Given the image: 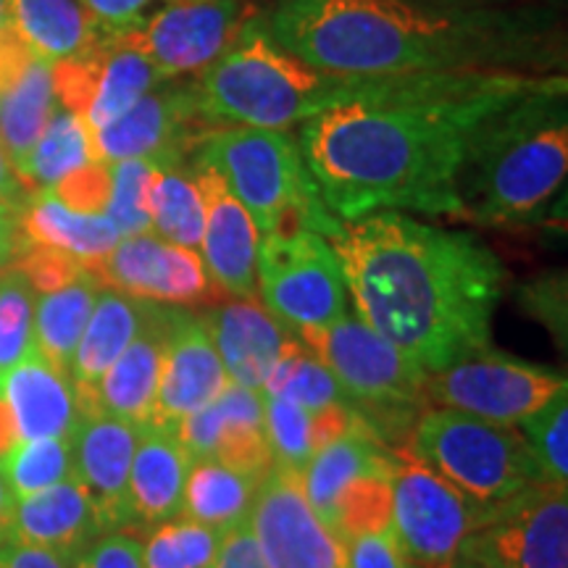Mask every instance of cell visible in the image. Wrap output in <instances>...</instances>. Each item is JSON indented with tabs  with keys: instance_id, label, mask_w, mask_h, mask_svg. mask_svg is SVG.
<instances>
[{
	"instance_id": "6da1fadb",
	"label": "cell",
	"mask_w": 568,
	"mask_h": 568,
	"mask_svg": "<svg viewBox=\"0 0 568 568\" xmlns=\"http://www.w3.org/2000/svg\"><path fill=\"white\" fill-rule=\"evenodd\" d=\"M545 80L529 71L345 80L335 109L301 124L297 145L339 222L379 211L466 219L458 180L474 134Z\"/></svg>"
},
{
	"instance_id": "7a4b0ae2",
	"label": "cell",
	"mask_w": 568,
	"mask_h": 568,
	"mask_svg": "<svg viewBox=\"0 0 568 568\" xmlns=\"http://www.w3.org/2000/svg\"><path fill=\"white\" fill-rule=\"evenodd\" d=\"M326 243L358 316L426 374L489 347L506 268L474 234L379 211L337 222Z\"/></svg>"
},
{
	"instance_id": "3957f363",
	"label": "cell",
	"mask_w": 568,
	"mask_h": 568,
	"mask_svg": "<svg viewBox=\"0 0 568 568\" xmlns=\"http://www.w3.org/2000/svg\"><path fill=\"white\" fill-rule=\"evenodd\" d=\"M266 30L287 53L343 80L439 71L542 69L550 40L535 13L416 0H274Z\"/></svg>"
},
{
	"instance_id": "277c9868",
	"label": "cell",
	"mask_w": 568,
	"mask_h": 568,
	"mask_svg": "<svg viewBox=\"0 0 568 568\" xmlns=\"http://www.w3.org/2000/svg\"><path fill=\"white\" fill-rule=\"evenodd\" d=\"M566 77H548L479 126L458 180L466 219L516 224L535 219L568 172Z\"/></svg>"
},
{
	"instance_id": "5b68a950",
	"label": "cell",
	"mask_w": 568,
	"mask_h": 568,
	"mask_svg": "<svg viewBox=\"0 0 568 568\" xmlns=\"http://www.w3.org/2000/svg\"><path fill=\"white\" fill-rule=\"evenodd\" d=\"M190 88L211 124L287 132L335 109L345 80L295 59L268 34L264 17H251Z\"/></svg>"
},
{
	"instance_id": "8992f818",
	"label": "cell",
	"mask_w": 568,
	"mask_h": 568,
	"mask_svg": "<svg viewBox=\"0 0 568 568\" xmlns=\"http://www.w3.org/2000/svg\"><path fill=\"white\" fill-rule=\"evenodd\" d=\"M193 159L222 174L261 237L297 230L326 237L339 222L318 197L297 138L290 132L216 126L197 142Z\"/></svg>"
},
{
	"instance_id": "52a82bcc",
	"label": "cell",
	"mask_w": 568,
	"mask_h": 568,
	"mask_svg": "<svg viewBox=\"0 0 568 568\" xmlns=\"http://www.w3.org/2000/svg\"><path fill=\"white\" fill-rule=\"evenodd\" d=\"M297 339L329 366L347 406L387 447H406L426 406V374L355 314L297 332Z\"/></svg>"
},
{
	"instance_id": "ba28073f",
	"label": "cell",
	"mask_w": 568,
	"mask_h": 568,
	"mask_svg": "<svg viewBox=\"0 0 568 568\" xmlns=\"http://www.w3.org/2000/svg\"><path fill=\"white\" fill-rule=\"evenodd\" d=\"M406 450L479 506L508 500L539 479L527 439L516 426L489 424L453 408H424Z\"/></svg>"
},
{
	"instance_id": "9c48e42d",
	"label": "cell",
	"mask_w": 568,
	"mask_h": 568,
	"mask_svg": "<svg viewBox=\"0 0 568 568\" xmlns=\"http://www.w3.org/2000/svg\"><path fill=\"white\" fill-rule=\"evenodd\" d=\"M255 290L268 314L295 335L347 314V284L337 253L324 234L311 230L258 240Z\"/></svg>"
},
{
	"instance_id": "30bf717a",
	"label": "cell",
	"mask_w": 568,
	"mask_h": 568,
	"mask_svg": "<svg viewBox=\"0 0 568 568\" xmlns=\"http://www.w3.org/2000/svg\"><path fill=\"white\" fill-rule=\"evenodd\" d=\"M389 527L416 568H450L466 539L487 518V506L460 493L435 468L397 447L393 460Z\"/></svg>"
},
{
	"instance_id": "8fae6325",
	"label": "cell",
	"mask_w": 568,
	"mask_h": 568,
	"mask_svg": "<svg viewBox=\"0 0 568 568\" xmlns=\"http://www.w3.org/2000/svg\"><path fill=\"white\" fill-rule=\"evenodd\" d=\"M564 389H568L564 374L487 347L426 376V406L518 426Z\"/></svg>"
},
{
	"instance_id": "7c38bea8",
	"label": "cell",
	"mask_w": 568,
	"mask_h": 568,
	"mask_svg": "<svg viewBox=\"0 0 568 568\" xmlns=\"http://www.w3.org/2000/svg\"><path fill=\"white\" fill-rule=\"evenodd\" d=\"M458 560L479 568H568L566 485L537 479L487 506L485 524L466 539Z\"/></svg>"
},
{
	"instance_id": "4fadbf2b",
	"label": "cell",
	"mask_w": 568,
	"mask_h": 568,
	"mask_svg": "<svg viewBox=\"0 0 568 568\" xmlns=\"http://www.w3.org/2000/svg\"><path fill=\"white\" fill-rule=\"evenodd\" d=\"M247 524L268 568H347L345 545L311 508L297 471L268 468Z\"/></svg>"
},
{
	"instance_id": "5bb4252c",
	"label": "cell",
	"mask_w": 568,
	"mask_h": 568,
	"mask_svg": "<svg viewBox=\"0 0 568 568\" xmlns=\"http://www.w3.org/2000/svg\"><path fill=\"white\" fill-rule=\"evenodd\" d=\"M243 17V0H163L132 34L163 80H180L209 69L237 38Z\"/></svg>"
},
{
	"instance_id": "9a60e30c",
	"label": "cell",
	"mask_w": 568,
	"mask_h": 568,
	"mask_svg": "<svg viewBox=\"0 0 568 568\" xmlns=\"http://www.w3.org/2000/svg\"><path fill=\"white\" fill-rule=\"evenodd\" d=\"M103 287L163 305L211 301V276L190 247L166 243L159 234H126L95 264L84 266Z\"/></svg>"
},
{
	"instance_id": "2e32d148",
	"label": "cell",
	"mask_w": 568,
	"mask_h": 568,
	"mask_svg": "<svg viewBox=\"0 0 568 568\" xmlns=\"http://www.w3.org/2000/svg\"><path fill=\"white\" fill-rule=\"evenodd\" d=\"M211 130H216V124L197 109L190 82L163 80L116 122L90 130V138L95 159L113 163L169 153L187 155Z\"/></svg>"
},
{
	"instance_id": "e0dca14e",
	"label": "cell",
	"mask_w": 568,
	"mask_h": 568,
	"mask_svg": "<svg viewBox=\"0 0 568 568\" xmlns=\"http://www.w3.org/2000/svg\"><path fill=\"white\" fill-rule=\"evenodd\" d=\"M226 385L230 376L201 314L190 311L187 305H169L166 347L151 426L174 429L184 418L216 400Z\"/></svg>"
},
{
	"instance_id": "ac0fdd59",
	"label": "cell",
	"mask_w": 568,
	"mask_h": 568,
	"mask_svg": "<svg viewBox=\"0 0 568 568\" xmlns=\"http://www.w3.org/2000/svg\"><path fill=\"white\" fill-rule=\"evenodd\" d=\"M190 161H193L205 201L201 240L205 272L226 295L237 301H255V255H258L261 234L245 205L226 187L222 174L209 163L197 159Z\"/></svg>"
},
{
	"instance_id": "d6986e66",
	"label": "cell",
	"mask_w": 568,
	"mask_h": 568,
	"mask_svg": "<svg viewBox=\"0 0 568 568\" xmlns=\"http://www.w3.org/2000/svg\"><path fill=\"white\" fill-rule=\"evenodd\" d=\"M138 439L140 426L105 414L82 416L71 435L74 479L88 489L105 531H130L126 481Z\"/></svg>"
},
{
	"instance_id": "ffe728a7",
	"label": "cell",
	"mask_w": 568,
	"mask_h": 568,
	"mask_svg": "<svg viewBox=\"0 0 568 568\" xmlns=\"http://www.w3.org/2000/svg\"><path fill=\"white\" fill-rule=\"evenodd\" d=\"M201 318L232 385L258 395L264 393L272 368L297 339L255 301L234 297L201 311Z\"/></svg>"
},
{
	"instance_id": "44dd1931",
	"label": "cell",
	"mask_w": 568,
	"mask_h": 568,
	"mask_svg": "<svg viewBox=\"0 0 568 568\" xmlns=\"http://www.w3.org/2000/svg\"><path fill=\"white\" fill-rule=\"evenodd\" d=\"M103 535V518L77 479H67L17 500L11 518V542L55 552L74 566Z\"/></svg>"
},
{
	"instance_id": "7402d4cb",
	"label": "cell",
	"mask_w": 568,
	"mask_h": 568,
	"mask_svg": "<svg viewBox=\"0 0 568 568\" xmlns=\"http://www.w3.org/2000/svg\"><path fill=\"white\" fill-rule=\"evenodd\" d=\"M169 332V305L151 303L140 335L113 361L103 379L98 382L82 416L105 414L126 424L151 426L155 393H159L163 347Z\"/></svg>"
},
{
	"instance_id": "603a6c76",
	"label": "cell",
	"mask_w": 568,
	"mask_h": 568,
	"mask_svg": "<svg viewBox=\"0 0 568 568\" xmlns=\"http://www.w3.org/2000/svg\"><path fill=\"white\" fill-rule=\"evenodd\" d=\"M0 400L9 410L19 443L71 437L82 418L71 376L55 368L38 345L0 376Z\"/></svg>"
},
{
	"instance_id": "cb8c5ba5",
	"label": "cell",
	"mask_w": 568,
	"mask_h": 568,
	"mask_svg": "<svg viewBox=\"0 0 568 568\" xmlns=\"http://www.w3.org/2000/svg\"><path fill=\"white\" fill-rule=\"evenodd\" d=\"M190 468H193V458L184 450L174 429L142 426L130 466V481H126L130 529L138 527L148 531L169 518L182 516Z\"/></svg>"
},
{
	"instance_id": "d4e9b609",
	"label": "cell",
	"mask_w": 568,
	"mask_h": 568,
	"mask_svg": "<svg viewBox=\"0 0 568 568\" xmlns=\"http://www.w3.org/2000/svg\"><path fill=\"white\" fill-rule=\"evenodd\" d=\"M395 450L374 435L364 418H355L353 426L343 435L318 447L308 466L303 468L301 479L311 508L332 529L337 514V500L355 479L368 474L393 471Z\"/></svg>"
},
{
	"instance_id": "484cf974",
	"label": "cell",
	"mask_w": 568,
	"mask_h": 568,
	"mask_svg": "<svg viewBox=\"0 0 568 568\" xmlns=\"http://www.w3.org/2000/svg\"><path fill=\"white\" fill-rule=\"evenodd\" d=\"M148 308H151L148 301L124 295L119 290L101 287L69 368L80 416L82 408L90 403L92 393H95L98 382L103 379V374L140 335L142 324L148 318Z\"/></svg>"
},
{
	"instance_id": "4316f807",
	"label": "cell",
	"mask_w": 568,
	"mask_h": 568,
	"mask_svg": "<svg viewBox=\"0 0 568 568\" xmlns=\"http://www.w3.org/2000/svg\"><path fill=\"white\" fill-rule=\"evenodd\" d=\"M119 240L122 232L105 213L71 211L53 190H34L19 209V243L53 247L84 266L103 258Z\"/></svg>"
},
{
	"instance_id": "83f0119b",
	"label": "cell",
	"mask_w": 568,
	"mask_h": 568,
	"mask_svg": "<svg viewBox=\"0 0 568 568\" xmlns=\"http://www.w3.org/2000/svg\"><path fill=\"white\" fill-rule=\"evenodd\" d=\"M161 82L163 77L140 51L132 30L103 34L95 45V90L84 113V124L90 130L109 126Z\"/></svg>"
},
{
	"instance_id": "f1b7e54d",
	"label": "cell",
	"mask_w": 568,
	"mask_h": 568,
	"mask_svg": "<svg viewBox=\"0 0 568 568\" xmlns=\"http://www.w3.org/2000/svg\"><path fill=\"white\" fill-rule=\"evenodd\" d=\"M11 21L24 45L48 63L80 59L103 38L80 0H11Z\"/></svg>"
},
{
	"instance_id": "f546056e",
	"label": "cell",
	"mask_w": 568,
	"mask_h": 568,
	"mask_svg": "<svg viewBox=\"0 0 568 568\" xmlns=\"http://www.w3.org/2000/svg\"><path fill=\"white\" fill-rule=\"evenodd\" d=\"M55 109H59V101L53 90V63L38 55L13 88L0 92V142L21 182H24L32 148L38 145Z\"/></svg>"
},
{
	"instance_id": "4dcf8cb0",
	"label": "cell",
	"mask_w": 568,
	"mask_h": 568,
	"mask_svg": "<svg viewBox=\"0 0 568 568\" xmlns=\"http://www.w3.org/2000/svg\"><path fill=\"white\" fill-rule=\"evenodd\" d=\"M148 211H151V230L159 232L161 240L190 251L201 247L205 201L187 155H159Z\"/></svg>"
},
{
	"instance_id": "1f68e13d",
	"label": "cell",
	"mask_w": 568,
	"mask_h": 568,
	"mask_svg": "<svg viewBox=\"0 0 568 568\" xmlns=\"http://www.w3.org/2000/svg\"><path fill=\"white\" fill-rule=\"evenodd\" d=\"M258 485L261 479L234 471L216 458L193 460L184 485L182 516L224 535L247 521Z\"/></svg>"
},
{
	"instance_id": "d6a6232c",
	"label": "cell",
	"mask_w": 568,
	"mask_h": 568,
	"mask_svg": "<svg viewBox=\"0 0 568 568\" xmlns=\"http://www.w3.org/2000/svg\"><path fill=\"white\" fill-rule=\"evenodd\" d=\"M101 287L103 284L95 274L84 272L74 282L63 284L53 293H42L34 301V345L61 372L69 374L71 358Z\"/></svg>"
},
{
	"instance_id": "836d02e7",
	"label": "cell",
	"mask_w": 568,
	"mask_h": 568,
	"mask_svg": "<svg viewBox=\"0 0 568 568\" xmlns=\"http://www.w3.org/2000/svg\"><path fill=\"white\" fill-rule=\"evenodd\" d=\"M90 161H98L95 151H92L90 126L84 124L82 116L59 105L45 132L40 134L38 145L32 148L24 174L27 190L34 193V190L53 187L55 182H61L63 176Z\"/></svg>"
},
{
	"instance_id": "e575fe53",
	"label": "cell",
	"mask_w": 568,
	"mask_h": 568,
	"mask_svg": "<svg viewBox=\"0 0 568 568\" xmlns=\"http://www.w3.org/2000/svg\"><path fill=\"white\" fill-rule=\"evenodd\" d=\"M261 395L295 403L311 416L337 406V403H347V395L339 387L335 374L329 372V366L314 351H308L301 339H295L280 358V364L272 368Z\"/></svg>"
},
{
	"instance_id": "d590c367",
	"label": "cell",
	"mask_w": 568,
	"mask_h": 568,
	"mask_svg": "<svg viewBox=\"0 0 568 568\" xmlns=\"http://www.w3.org/2000/svg\"><path fill=\"white\" fill-rule=\"evenodd\" d=\"M0 474L17 500L74 479L71 437H40L17 443L0 456Z\"/></svg>"
},
{
	"instance_id": "8d00e7d4",
	"label": "cell",
	"mask_w": 568,
	"mask_h": 568,
	"mask_svg": "<svg viewBox=\"0 0 568 568\" xmlns=\"http://www.w3.org/2000/svg\"><path fill=\"white\" fill-rule=\"evenodd\" d=\"M222 531L203 527L193 518H169L159 527L148 529L142 542V566L145 568H211L216 560Z\"/></svg>"
},
{
	"instance_id": "74e56055",
	"label": "cell",
	"mask_w": 568,
	"mask_h": 568,
	"mask_svg": "<svg viewBox=\"0 0 568 568\" xmlns=\"http://www.w3.org/2000/svg\"><path fill=\"white\" fill-rule=\"evenodd\" d=\"M155 169H159V155L109 163L111 195L109 205H105V216L116 224L122 237H126V234L153 232L148 197H151Z\"/></svg>"
},
{
	"instance_id": "f35d334b",
	"label": "cell",
	"mask_w": 568,
	"mask_h": 568,
	"mask_svg": "<svg viewBox=\"0 0 568 568\" xmlns=\"http://www.w3.org/2000/svg\"><path fill=\"white\" fill-rule=\"evenodd\" d=\"M38 293L17 266L0 272V376L34 347Z\"/></svg>"
},
{
	"instance_id": "ab89813d",
	"label": "cell",
	"mask_w": 568,
	"mask_h": 568,
	"mask_svg": "<svg viewBox=\"0 0 568 568\" xmlns=\"http://www.w3.org/2000/svg\"><path fill=\"white\" fill-rule=\"evenodd\" d=\"M521 435L535 458L539 479L566 485L568 479V389L558 393L548 406L524 418Z\"/></svg>"
},
{
	"instance_id": "60d3db41",
	"label": "cell",
	"mask_w": 568,
	"mask_h": 568,
	"mask_svg": "<svg viewBox=\"0 0 568 568\" xmlns=\"http://www.w3.org/2000/svg\"><path fill=\"white\" fill-rule=\"evenodd\" d=\"M389 474H368V477L355 479L351 487L337 500V514L332 531H335L339 542L347 539L368 535V531H379L389 527V516H393V487H389Z\"/></svg>"
},
{
	"instance_id": "b9f144b4",
	"label": "cell",
	"mask_w": 568,
	"mask_h": 568,
	"mask_svg": "<svg viewBox=\"0 0 568 568\" xmlns=\"http://www.w3.org/2000/svg\"><path fill=\"white\" fill-rule=\"evenodd\" d=\"M264 432L268 453H272V466L303 474V468L316 453L314 416L295 403L264 397Z\"/></svg>"
},
{
	"instance_id": "7bdbcfd3",
	"label": "cell",
	"mask_w": 568,
	"mask_h": 568,
	"mask_svg": "<svg viewBox=\"0 0 568 568\" xmlns=\"http://www.w3.org/2000/svg\"><path fill=\"white\" fill-rule=\"evenodd\" d=\"M13 258H17V268L27 276V282L32 284V290L38 295L53 293V290L74 282L77 276L88 272L82 261L71 258V255L61 251H53V247L30 243H19V251Z\"/></svg>"
},
{
	"instance_id": "ee69618b",
	"label": "cell",
	"mask_w": 568,
	"mask_h": 568,
	"mask_svg": "<svg viewBox=\"0 0 568 568\" xmlns=\"http://www.w3.org/2000/svg\"><path fill=\"white\" fill-rule=\"evenodd\" d=\"M53 195L71 211L80 213H105L111 195V172L109 163L90 161L84 166L74 169V172L55 182Z\"/></svg>"
},
{
	"instance_id": "f6af8a7d",
	"label": "cell",
	"mask_w": 568,
	"mask_h": 568,
	"mask_svg": "<svg viewBox=\"0 0 568 568\" xmlns=\"http://www.w3.org/2000/svg\"><path fill=\"white\" fill-rule=\"evenodd\" d=\"M347 568H416L403 550L393 527L368 531L345 542Z\"/></svg>"
},
{
	"instance_id": "bcb514c9",
	"label": "cell",
	"mask_w": 568,
	"mask_h": 568,
	"mask_svg": "<svg viewBox=\"0 0 568 568\" xmlns=\"http://www.w3.org/2000/svg\"><path fill=\"white\" fill-rule=\"evenodd\" d=\"M71 568H145L142 542L132 531H109Z\"/></svg>"
},
{
	"instance_id": "7dc6e473",
	"label": "cell",
	"mask_w": 568,
	"mask_h": 568,
	"mask_svg": "<svg viewBox=\"0 0 568 568\" xmlns=\"http://www.w3.org/2000/svg\"><path fill=\"white\" fill-rule=\"evenodd\" d=\"M101 34L130 32L148 19L159 0H80Z\"/></svg>"
},
{
	"instance_id": "c3c4849f",
	"label": "cell",
	"mask_w": 568,
	"mask_h": 568,
	"mask_svg": "<svg viewBox=\"0 0 568 568\" xmlns=\"http://www.w3.org/2000/svg\"><path fill=\"white\" fill-rule=\"evenodd\" d=\"M211 568H268L258 550V542H255L251 524L243 521L230 531H224L216 560H213Z\"/></svg>"
},
{
	"instance_id": "681fc988",
	"label": "cell",
	"mask_w": 568,
	"mask_h": 568,
	"mask_svg": "<svg viewBox=\"0 0 568 568\" xmlns=\"http://www.w3.org/2000/svg\"><path fill=\"white\" fill-rule=\"evenodd\" d=\"M32 59L34 53L19 38L17 27H6L0 32V92H6L19 82V77L24 74Z\"/></svg>"
},
{
	"instance_id": "f907efd6",
	"label": "cell",
	"mask_w": 568,
	"mask_h": 568,
	"mask_svg": "<svg viewBox=\"0 0 568 568\" xmlns=\"http://www.w3.org/2000/svg\"><path fill=\"white\" fill-rule=\"evenodd\" d=\"M0 568H71L55 552L32 548V545L6 542L0 545Z\"/></svg>"
},
{
	"instance_id": "816d5d0a",
	"label": "cell",
	"mask_w": 568,
	"mask_h": 568,
	"mask_svg": "<svg viewBox=\"0 0 568 568\" xmlns=\"http://www.w3.org/2000/svg\"><path fill=\"white\" fill-rule=\"evenodd\" d=\"M27 197H30V190L24 187V182L13 172L9 153H6L3 142H0V203L19 211L27 203Z\"/></svg>"
},
{
	"instance_id": "f5cc1de1",
	"label": "cell",
	"mask_w": 568,
	"mask_h": 568,
	"mask_svg": "<svg viewBox=\"0 0 568 568\" xmlns=\"http://www.w3.org/2000/svg\"><path fill=\"white\" fill-rule=\"evenodd\" d=\"M19 251V211L0 203V268L11 264Z\"/></svg>"
},
{
	"instance_id": "db71d44e",
	"label": "cell",
	"mask_w": 568,
	"mask_h": 568,
	"mask_svg": "<svg viewBox=\"0 0 568 568\" xmlns=\"http://www.w3.org/2000/svg\"><path fill=\"white\" fill-rule=\"evenodd\" d=\"M13 506H17V497L11 495V489H9V485H6V479H3V474H0V545L9 542Z\"/></svg>"
},
{
	"instance_id": "11a10c76",
	"label": "cell",
	"mask_w": 568,
	"mask_h": 568,
	"mask_svg": "<svg viewBox=\"0 0 568 568\" xmlns=\"http://www.w3.org/2000/svg\"><path fill=\"white\" fill-rule=\"evenodd\" d=\"M11 0H0V32L6 30V27H11Z\"/></svg>"
},
{
	"instance_id": "9f6ffc18",
	"label": "cell",
	"mask_w": 568,
	"mask_h": 568,
	"mask_svg": "<svg viewBox=\"0 0 568 568\" xmlns=\"http://www.w3.org/2000/svg\"><path fill=\"white\" fill-rule=\"evenodd\" d=\"M422 3H437V6H464V3H485V0H422Z\"/></svg>"
},
{
	"instance_id": "6f0895ef",
	"label": "cell",
	"mask_w": 568,
	"mask_h": 568,
	"mask_svg": "<svg viewBox=\"0 0 568 568\" xmlns=\"http://www.w3.org/2000/svg\"><path fill=\"white\" fill-rule=\"evenodd\" d=\"M450 568H479V566H474V564H468V560H456V564H453Z\"/></svg>"
}]
</instances>
